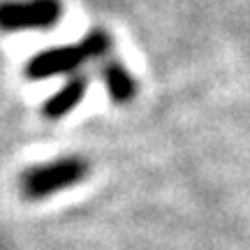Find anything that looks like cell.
<instances>
[{
    "label": "cell",
    "instance_id": "cell-1",
    "mask_svg": "<svg viewBox=\"0 0 250 250\" xmlns=\"http://www.w3.org/2000/svg\"><path fill=\"white\" fill-rule=\"evenodd\" d=\"M109 49V37L102 30H93L77 44L67 46H51V49H42L37 51L26 65V77L28 79H51V77H61V74H77L81 65L95 61L100 56H104Z\"/></svg>",
    "mask_w": 250,
    "mask_h": 250
},
{
    "label": "cell",
    "instance_id": "cell-2",
    "mask_svg": "<svg viewBox=\"0 0 250 250\" xmlns=\"http://www.w3.org/2000/svg\"><path fill=\"white\" fill-rule=\"evenodd\" d=\"M86 176H88V162L77 155H62L28 167L19 179V190L26 199L40 202L79 186Z\"/></svg>",
    "mask_w": 250,
    "mask_h": 250
},
{
    "label": "cell",
    "instance_id": "cell-3",
    "mask_svg": "<svg viewBox=\"0 0 250 250\" xmlns=\"http://www.w3.org/2000/svg\"><path fill=\"white\" fill-rule=\"evenodd\" d=\"M62 0H0V33L49 30L62 17Z\"/></svg>",
    "mask_w": 250,
    "mask_h": 250
},
{
    "label": "cell",
    "instance_id": "cell-4",
    "mask_svg": "<svg viewBox=\"0 0 250 250\" xmlns=\"http://www.w3.org/2000/svg\"><path fill=\"white\" fill-rule=\"evenodd\" d=\"M86 90H88V79L83 74H72L70 79L62 83L61 88L56 90L51 98L42 104V114L49 121H58L65 118L72 109L79 104L81 100L86 98Z\"/></svg>",
    "mask_w": 250,
    "mask_h": 250
},
{
    "label": "cell",
    "instance_id": "cell-5",
    "mask_svg": "<svg viewBox=\"0 0 250 250\" xmlns=\"http://www.w3.org/2000/svg\"><path fill=\"white\" fill-rule=\"evenodd\" d=\"M104 81H107V88L114 100H127L132 95V81L121 65H107Z\"/></svg>",
    "mask_w": 250,
    "mask_h": 250
}]
</instances>
